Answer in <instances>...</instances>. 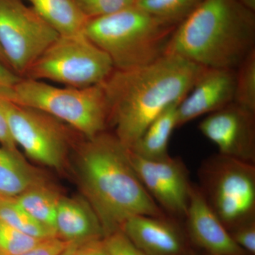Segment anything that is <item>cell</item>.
<instances>
[{"mask_svg":"<svg viewBox=\"0 0 255 255\" xmlns=\"http://www.w3.org/2000/svg\"><path fill=\"white\" fill-rule=\"evenodd\" d=\"M204 68L182 57L166 54L139 68L115 69L102 84L109 128L130 148L166 109L182 102Z\"/></svg>","mask_w":255,"mask_h":255,"instance_id":"6da1fadb","label":"cell"},{"mask_svg":"<svg viewBox=\"0 0 255 255\" xmlns=\"http://www.w3.org/2000/svg\"><path fill=\"white\" fill-rule=\"evenodd\" d=\"M75 170L84 198L100 220L105 236L135 216L164 214L137 177L128 148L108 130L83 138L75 148Z\"/></svg>","mask_w":255,"mask_h":255,"instance_id":"7a4b0ae2","label":"cell"},{"mask_svg":"<svg viewBox=\"0 0 255 255\" xmlns=\"http://www.w3.org/2000/svg\"><path fill=\"white\" fill-rule=\"evenodd\" d=\"M255 50V11L239 0H202L174 31L166 54L236 70Z\"/></svg>","mask_w":255,"mask_h":255,"instance_id":"3957f363","label":"cell"},{"mask_svg":"<svg viewBox=\"0 0 255 255\" xmlns=\"http://www.w3.org/2000/svg\"><path fill=\"white\" fill-rule=\"evenodd\" d=\"M179 25L146 12L134 4L89 19L84 33L110 56L116 70H130L166 55Z\"/></svg>","mask_w":255,"mask_h":255,"instance_id":"277c9868","label":"cell"},{"mask_svg":"<svg viewBox=\"0 0 255 255\" xmlns=\"http://www.w3.org/2000/svg\"><path fill=\"white\" fill-rule=\"evenodd\" d=\"M0 95L17 105L36 109L61 121L85 138L107 130L109 110L103 85L74 88L21 78Z\"/></svg>","mask_w":255,"mask_h":255,"instance_id":"5b68a950","label":"cell"},{"mask_svg":"<svg viewBox=\"0 0 255 255\" xmlns=\"http://www.w3.org/2000/svg\"><path fill=\"white\" fill-rule=\"evenodd\" d=\"M199 178V190L229 232L255 219V164L218 153L203 162Z\"/></svg>","mask_w":255,"mask_h":255,"instance_id":"8992f818","label":"cell"},{"mask_svg":"<svg viewBox=\"0 0 255 255\" xmlns=\"http://www.w3.org/2000/svg\"><path fill=\"white\" fill-rule=\"evenodd\" d=\"M114 70L110 56L82 33L58 36L23 78L86 88L103 84Z\"/></svg>","mask_w":255,"mask_h":255,"instance_id":"52a82bcc","label":"cell"},{"mask_svg":"<svg viewBox=\"0 0 255 255\" xmlns=\"http://www.w3.org/2000/svg\"><path fill=\"white\" fill-rule=\"evenodd\" d=\"M0 106L13 140L29 158L58 172L66 167L70 150L75 148L82 135L49 114L1 95Z\"/></svg>","mask_w":255,"mask_h":255,"instance_id":"ba28073f","label":"cell"},{"mask_svg":"<svg viewBox=\"0 0 255 255\" xmlns=\"http://www.w3.org/2000/svg\"><path fill=\"white\" fill-rule=\"evenodd\" d=\"M58 36L23 0H0V48L18 76L23 78Z\"/></svg>","mask_w":255,"mask_h":255,"instance_id":"9c48e42d","label":"cell"},{"mask_svg":"<svg viewBox=\"0 0 255 255\" xmlns=\"http://www.w3.org/2000/svg\"><path fill=\"white\" fill-rule=\"evenodd\" d=\"M129 160L137 177L164 214L185 218L193 184L189 172L179 157L150 160L128 148Z\"/></svg>","mask_w":255,"mask_h":255,"instance_id":"30bf717a","label":"cell"},{"mask_svg":"<svg viewBox=\"0 0 255 255\" xmlns=\"http://www.w3.org/2000/svg\"><path fill=\"white\" fill-rule=\"evenodd\" d=\"M221 155L255 164V112L233 102L208 114L199 125Z\"/></svg>","mask_w":255,"mask_h":255,"instance_id":"8fae6325","label":"cell"},{"mask_svg":"<svg viewBox=\"0 0 255 255\" xmlns=\"http://www.w3.org/2000/svg\"><path fill=\"white\" fill-rule=\"evenodd\" d=\"M236 70L205 68L177 107V127L234 102Z\"/></svg>","mask_w":255,"mask_h":255,"instance_id":"7c38bea8","label":"cell"},{"mask_svg":"<svg viewBox=\"0 0 255 255\" xmlns=\"http://www.w3.org/2000/svg\"><path fill=\"white\" fill-rule=\"evenodd\" d=\"M194 243L211 255H246L211 209L197 186L192 185L185 218Z\"/></svg>","mask_w":255,"mask_h":255,"instance_id":"4fadbf2b","label":"cell"},{"mask_svg":"<svg viewBox=\"0 0 255 255\" xmlns=\"http://www.w3.org/2000/svg\"><path fill=\"white\" fill-rule=\"evenodd\" d=\"M169 216H132L121 231L145 255H187L184 236Z\"/></svg>","mask_w":255,"mask_h":255,"instance_id":"5bb4252c","label":"cell"},{"mask_svg":"<svg viewBox=\"0 0 255 255\" xmlns=\"http://www.w3.org/2000/svg\"><path fill=\"white\" fill-rule=\"evenodd\" d=\"M55 231L57 237L71 243L105 238L100 220L85 198L60 196Z\"/></svg>","mask_w":255,"mask_h":255,"instance_id":"9a60e30c","label":"cell"},{"mask_svg":"<svg viewBox=\"0 0 255 255\" xmlns=\"http://www.w3.org/2000/svg\"><path fill=\"white\" fill-rule=\"evenodd\" d=\"M47 183L41 171L30 165L21 153L0 147V194L14 197Z\"/></svg>","mask_w":255,"mask_h":255,"instance_id":"2e32d148","label":"cell"},{"mask_svg":"<svg viewBox=\"0 0 255 255\" xmlns=\"http://www.w3.org/2000/svg\"><path fill=\"white\" fill-rule=\"evenodd\" d=\"M179 104H173L166 109L128 149L140 157L150 160H163L170 157L169 142L174 128H177Z\"/></svg>","mask_w":255,"mask_h":255,"instance_id":"e0dca14e","label":"cell"},{"mask_svg":"<svg viewBox=\"0 0 255 255\" xmlns=\"http://www.w3.org/2000/svg\"><path fill=\"white\" fill-rule=\"evenodd\" d=\"M59 36L84 33L88 18L74 0H23Z\"/></svg>","mask_w":255,"mask_h":255,"instance_id":"ac0fdd59","label":"cell"},{"mask_svg":"<svg viewBox=\"0 0 255 255\" xmlns=\"http://www.w3.org/2000/svg\"><path fill=\"white\" fill-rule=\"evenodd\" d=\"M60 196L58 191L47 183L30 188L14 199L35 221L56 233L55 217Z\"/></svg>","mask_w":255,"mask_h":255,"instance_id":"d6986e66","label":"cell"},{"mask_svg":"<svg viewBox=\"0 0 255 255\" xmlns=\"http://www.w3.org/2000/svg\"><path fill=\"white\" fill-rule=\"evenodd\" d=\"M0 221L34 237H57L56 233L35 221L15 201L14 197L0 194Z\"/></svg>","mask_w":255,"mask_h":255,"instance_id":"ffe728a7","label":"cell"},{"mask_svg":"<svg viewBox=\"0 0 255 255\" xmlns=\"http://www.w3.org/2000/svg\"><path fill=\"white\" fill-rule=\"evenodd\" d=\"M202 0H136L135 4L149 14L179 25Z\"/></svg>","mask_w":255,"mask_h":255,"instance_id":"44dd1931","label":"cell"},{"mask_svg":"<svg viewBox=\"0 0 255 255\" xmlns=\"http://www.w3.org/2000/svg\"><path fill=\"white\" fill-rule=\"evenodd\" d=\"M234 102L255 112V50L236 70Z\"/></svg>","mask_w":255,"mask_h":255,"instance_id":"7402d4cb","label":"cell"},{"mask_svg":"<svg viewBox=\"0 0 255 255\" xmlns=\"http://www.w3.org/2000/svg\"><path fill=\"white\" fill-rule=\"evenodd\" d=\"M44 240L21 232L0 221V253L1 255H22L31 251Z\"/></svg>","mask_w":255,"mask_h":255,"instance_id":"603a6c76","label":"cell"},{"mask_svg":"<svg viewBox=\"0 0 255 255\" xmlns=\"http://www.w3.org/2000/svg\"><path fill=\"white\" fill-rule=\"evenodd\" d=\"M88 19L102 17L135 4V0H74Z\"/></svg>","mask_w":255,"mask_h":255,"instance_id":"cb8c5ba5","label":"cell"},{"mask_svg":"<svg viewBox=\"0 0 255 255\" xmlns=\"http://www.w3.org/2000/svg\"><path fill=\"white\" fill-rule=\"evenodd\" d=\"M103 246L106 255H145L121 230L105 236Z\"/></svg>","mask_w":255,"mask_h":255,"instance_id":"d4e9b609","label":"cell"},{"mask_svg":"<svg viewBox=\"0 0 255 255\" xmlns=\"http://www.w3.org/2000/svg\"><path fill=\"white\" fill-rule=\"evenodd\" d=\"M233 239L247 254L255 255V219L230 231Z\"/></svg>","mask_w":255,"mask_h":255,"instance_id":"484cf974","label":"cell"},{"mask_svg":"<svg viewBox=\"0 0 255 255\" xmlns=\"http://www.w3.org/2000/svg\"><path fill=\"white\" fill-rule=\"evenodd\" d=\"M70 243L71 242L58 237L47 238L31 251L21 255H59Z\"/></svg>","mask_w":255,"mask_h":255,"instance_id":"4316f807","label":"cell"},{"mask_svg":"<svg viewBox=\"0 0 255 255\" xmlns=\"http://www.w3.org/2000/svg\"><path fill=\"white\" fill-rule=\"evenodd\" d=\"M75 255H106L103 239L79 242Z\"/></svg>","mask_w":255,"mask_h":255,"instance_id":"83f0119b","label":"cell"},{"mask_svg":"<svg viewBox=\"0 0 255 255\" xmlns=\"http://www.w3.org/2000/svg\"><path fill=\"white\" fill-rule=\"evenodd\" d=\"M0 145L1 147L9 149L13 152H19L17 146L10 133L7 122L1 106H0Z\"/></svg>","mask_w":255,"mask_h":255,"instance_id":"f1b7e54d","label":"cell"},{"mask_svg":"<svg viewBox=\"0 0 255 255\" xmlns=\"http://www.w3.org/2000/svg\"><path fill=\"white\" fill-rule=\"evenodd\" d=\"M21 77L15 74L11 69L0 63V90L10 88L20 80Z\"/></svg>","mask_w":255,"mask_h":255,"instance_id":"f546056e","label":"cell"},{"mask_svg":"<svg viewBox=\"0 0 255 255\" xmlns=\"http://www.w3.org/2000/svg\"><path fill=\"white\" fill-rule=\"evenodd\" d=\"M79 242H73L59 255H75Z\"/></svg>","mask_w":255,"mask_h":255,"instance_id":"4dcf8cb0","label":"cell"},{"mask_svg":"<svg viewBox=\"0 0 255 255\" xmlns=\"http://www.w3.org/2000/svg\"><path fill=\"white\" fill-rule=\"evenodd\" d=\"M239 1L248 9L255 11V0H239Z\"/></svg>","mask_w":255,"mask_h":255,"instance_id":"1f68e13d","label":"cell"},{"mask_svg":"<svg viewBox=\"0 0 255 255\" xmlns=\"http://www.w3.org/2000/svg\"><path fill=\"white\" fill-rule=\"evenodd\" d=\"M0 63H2L5 66L9 68V65H8L7 61H6V58H5L4 53H3L2 50L0 48Z\"/></svg>","mask_w":255,"mask_h":255,"instance_id":"d6a6232c","label":"cell"},{"mask_svg":"<svg viewBox=\"0 0 255 255\" xmlns=\"http://www.w3.org/2000/svg\"><path fill=\"white\" fill-rule=\"evenodd\" d=\"M0 255H1V253H0Z\"/></svg>","mask_w":255,"mask_h":255,"instance_id":"836d02e7","label":"cell"},{"mask_svg":"<svg viewBox=\"0 0 255 255\" xmlns=\"http://www.w3.org/2000/svg\"><path fill=\"white\" fill-rule=\"evenodd\" d=\"M136 1V0H135V1Z\"/></svg>","mask_w":255,"mask_h":255,"instance_id":"e575fe53","label":"cell"},{"mask_svg":"<svg viewBox=\"0 0 255 255\" xmlns=\"http://www.w3.org/2000/svg\"></svg>","mask_w":255,"mask_h":255,"instance_id":"d590c367","label":"cell"}]
</instances>
